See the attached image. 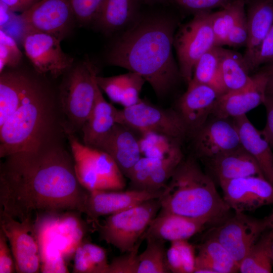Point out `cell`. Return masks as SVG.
Returning <instances> with one entry per match:
<instances>
[{"instance_id":"cell-1","label":"cell","mask_w":273,"mask_h":273,"mask_svg":"<svg viewBox=\"0 0 273 273\" xmlns=\"http://www.w3.org/2000/svg\"><path fill=\"white\" fill-rule=\"evenodd\" d=\"M60 138L5 157L0 167V211L22 221L66 211L83 213L88 191Z\"/></svg>"},{"instance_id":"cell-2","label":"cell","mask_w":273,"mask_h":273,"mask_svg":"<svg viewBox=\"0 0 273 273\" xmlns=\"http://www.w3.org/2000/svg\"><path fill=\"white\" fill-rule=\"evenodd\" d=\"M175 27L165 18L139 21L114 43L108 62L139 74L158 96H164L181 77L172 52Z\"/></svg>"},{"instance_id":"cell-3","label":"cell","mask_w":273,"mask_h":273,"mask_svg":"<svg viewBox=\"0 0 273 273\" xmlns=\"http://www.w3.org/2000/svg\"><path fill=\"white\" fill-rule=\"evenodd\" d=\"M61 131L65 133L58 100L33 77L17 110L0 126V157L35 149Z\"/></svg>"},{"instance_id":"cell-4","label":"cell","mask_w":273,"mask_h":273,"mask_svg":"<svg viewBox=\"0 0 273 273\" xmlns=\"http://www.w3.org/2000/svg\"><path fill=\"white\" fill-rule=\"evenodd\" d=\"M161 210L221 222L231 210L212 178L192 157L183 159L159 198Z\"/></svg>"},{"instance_id":"cell-5","label":"cell","mask_w":273,"mask_h":273,"mask_svg":"<svg viewBox=\"0 0 273 273\" xmlns=\"http://www.w3.org/2000/svg\"><path fill=\"white\" fill-rule=\"evenodd\" d=\"M73 66L64 74L58 98L66 134L81 130L94 106L98 87L97 70L89 61Z\"/></svg>"},{"instance_id":"cell-6","label":"cell","mask_w":273,"mask_h":273,"mask_svg":"<svg viewBox=\"0 0 273 273\" xmlns=\"http://www.w3.org/2000/svg\"><path fill=\"white\" fill-rule=\"evenodd\" d=\"M161 209L159 199L149 200L107 216L102 223L93 222L101 240L121 253L130 251Z\"/></svg>"},{"instance_id":"cell-7","label":"cell","mask_w":273,"mask_h":273,"mask_svg":"<svg viewBox=\"0 0 273 273\" xmlns=\"http://www.w3.org/2000/svg\"><path fill=\"white\" fill-rule=\"evenodd\" d=\"M66 135L77 178L85 189L88 191L123 190L124 175L108 153L84 145L74 134Z\"/></svg>"},{"instance_id":"cell-8","label":"cell","mask_w":273,"mask_h":273,"mask_svg":"<svg viewBox=\"0 0 273 273\" xmlns=\"http://www.w3.org/2000/svg\"><path fill=\"white\" fill-rule=\"evenodd\" d=\"M211 13L199 12L182 25L174 36V47L180 76L188 83L192 79L195 64L215 46L211 24Z\"/></svg>"},{"instance_id":"cell-9","label":"cell","mask_w":273,"mask_h":273,"mask_svg":"<svg viewBox=\"0 0 273 273\" xmlns=\"http://www.w3.org/2000/svg\"><path fill=\"white\" fill-rule=\"evenodd\" d=\"M118 123L140 133L156 132L182 140L189 134L177 111L161 108L142 100L119 110Z\"/></svg>"},{"instance_id":"cell-10","label":"cell","mask_w":273,"mask_h":273,"mask_svg":"<svg viewBox=\"0 0 273 273\" xmlns=\"http://www.w3.org/2000/svg\"><path fill=\"white\" fill-rule=\"evenodd\" d=\"M0 225L9 242L16 272H39L41 256L34 220L20 221L0 211Z\"/></svg>"},{"instance_id":"cell-11","label":"cell","mask_w":273,"mask_h":273,"mask_svg":"<svg viewBox=\"0 0 273 273\" xmlns=\"http://www.w3.org/2000/svg\"><path fill=\"white\" fill-rule=\"evenodd\" d=\"M61 40L53 34L23 28L24 52L37 73L57 78L72 67L74 59L62 50Z\"/></svg>"},{"instance_id":"cell-12","label":"cell","mask_w":273,"mask_h":273,"mask_svg":"<svg viewBox=\"0 0 273 273\" xmlns=\"http://www.w3.org/2000/svg\"><path fill=\"white\" fill-rule=\"evenodd\" d=\"M267 228L265 219L235 213L210 230L208 238L219 242L240 265L252 246Z\"/></svg>"},{"instance_id":"cell-13","label":"cell","mask_w":273,"mask_h":273,"mask_svg":"<svg viewBox=\"0 0 273 273\" xmlns=\"http://www.w3.org/2000/svg\"><path fill=\"white\" fill-rule=\"evenodd\" d=\"M223 199L235 213H246L273 203V184L263 177L250 176L219 183Z\"/></svg>"},{"instance_id":"cell-14","label":"cell","mask_w":273,"mask_h":273,"mask_svg":"<svg viewBox=\"0 0 273 273\" xmlns=\"http://www.w3.org/2000/svg\"><path fill=\"white\" fill-rule=\"evenodd\" d=\"M74 18L70 0H39L20 15L23 28L50 33L61 39Z\"/></svg>"},{"instance_id":"cell-15","label":"cell","mask_w":273,"mask_h":273,"mask_svg":"<svg viewBox=\"0 0 273 273\" xmlns=\"http://www.w3.org/2000/svg\"><path fill=\"white\" fill-rule=\"evenodd\" d=\"M270 72V65L263 67L252 76V81L244 88L220 95L212 116L233 119L246 114L263 103Z\"/></svg>"},{"instance_id":"cell-16","label":"cell","mask_w":273,"mask_h":273,"mask_svg":"<svg viewBox=\"0 0 273 273\" xmlns=\"http://www.w3.org/2000/svg\"><path fill=\"white\" fill-rule=\"evenodd\" d=\"M163 189L158 191L132 189L88 191L83 213L93 222L100 217L107 216L149 200L159 199Z\"/></svg>"},{"instance_id":"cell-17","label":"cell","mask_w":273,"mask_h":273,"mask_svg":"<svg viewBox=\"0 0 273 273\" xmlns=\"http://www.w3.org/2000/svg\"><path fill=\"white\" fill-rule=\"evenodd\" d=\"M213 117L192 134L197 154L208 160L241 146L232 119Z\"/></svg>"},{"instance_id":"cell-18","label":"cell","mask_w":273,"mask_h":273,"mask_svg":"<svg viewBox=\"0 0 273 273\" xmlns=\"http://www.w3.org/2000/svg\"><path fill=\"white\" fill-rule=\"evenodd\" d=\"M220 95L211 87L191 80L177 103V112L189 134H194L212 115Z\"/></svg>"},{"instance_id":"cell-19","label":"cell","mask_w":273,"mask_h":273,"mask_svg":"<svg viewBox=\"0 0 273 273\" xmlns=\"http://www.w3.org/2000/svg\"><path fill=\"white\" fill-rule=\"evenodd\" d=\"M183 159V153L164 158L142 156L127 177L131 189L150 191L163 190Z\"/></svg>"},{"instance_id":"cell-20","label":"cell","mask_w":273,"mask_h":273,"mask_svg":"<svg viewBox=\"0 0 273 273\" xmlns=\"http://www.w3.org/2000/svg\"><path fill=\"white\" fill-rule=\"evenodd\" d=\"M98 149L108 153L127 177L142 157L139 138L132 129L119 123L115 124Z\"/></svg>"},{"instance_id":"cell-21","label":"cell","mask_w":273,"mask_h":273,"mask_svg":"<svg viewBox=\"0 0 273 273\" xmlns=\"http://www.w3.org/2000/svg\"><path fill=\"white\" fill-rule=\"evenodd\" d=\"M208 223L204 219L160 210L143 238L151 236L170 242L188 240Z\"/></svg>"},{"instance_id":"cell-22","label":"cell","mask_w":273,"mask_h":273,"mask_svg":"<svg viewBox=\"0 0 273 273\" xmlns=\"http://www.w3.org/2000/svg\"><path fill=\"white\" fill-rule=\"evenodd\" d=\"M247 6L248 38L243 58L251 72L257 53L273 24V0H257Z\"/></svg>"},{"instance_id":"cell-23","label":"cell","mask_w":273,"mask_h":273,"mask_svg":"<svg viewBox=\"0 0 273 273\" xmlns=\"http://www.w3.org/2000/svg\"><path fill=\"white\" fill-rule=\"evenodd\" d=\"M241 146L257 162L265 178L273 184V154L270 144L246 115L232 119Z\"/></svg>"},{"instance_id":"cell-24","label":"cell","mask_w":273,"mask_h":273,"mask_svg":"<svg viewBox=\"0 0 273 273\" xmlns=\"http://www.w3.org/2000/svg\"><path fill=\"white\" fill-rule=\"evenodd\" d=\"M118 111L105 100L98 85L94 106L81 130L83 143L88 147L98 149L118 123Z\"/></svg>"},{"instance_id":"cell-25","label":"cell","mask_w":273,"mask_h":273,"mask_svg":"<svg viewBox=\"0 0 273 273\" xmlns=\"http://www.w3.org/2000/svg\"><path fill=\"white\" fill-rule=\"evenodd\" d=\"M209 161L219 183L250 176L265 178L257 162L241 146Z\"/></svg>"},{"instance_id":"cell-26","label":"cell","mask_w":273,"mask_h":273,"mask_svg":"<svg viewBox=\"0 0 273 273\" xmlns=\"http://www.w3.org/2000/svg\"><path fill=\"white\" fill-rule=\"evenodd\" d=\"M0 126L14 113L33 77L9 69L0 73Z\"/></svg>"},{"instance_id":"cell-27","label":"cell","mask_w":273,"mask_h":273,"mask_svg":"<svg viewBox=\"0 0 273 273\" xmlns=\"http://www.w3.org/2000/svg\"><path fill=\"white\" fill-rule=\"evenodd\" d=\"M239 266L217 241L208 238L198 247L194 273H234Z\"/></svg>"},{"instance_id":"cell-28","label":"cell","mask_w":273,"mask_h":273,"mask_svg":"<svg viewBox=\"0 0 273 273\" xmlns=\"http://www.w3.org/2000/svg\"><path fill=\"white\" fill-rule=\"evenodd\" d=\"M219 67L226 93L242 89L250 83L252 76L243 55L219 47Z\"/></svg>"},{"instance_id":"cell-29","label":"cell","mask_w":273,"mask_h":273,"mask_svg":"<svg viewBox=\"0 0 273 273\" xmlns=\"http://www.w3.org/2000/svg\"><path fill=\"white\" fill-rule=\"evenodd\" d=\"M136 0H104L96 21L106 32H113L132 20Z\"/></svg>"},{"instance_id":"cell-30","label":"cell","mask_w":273,"mask_h":273,"mask_svg":"<svg viewBox=\"0 0 273 273\" xmlns=\"http://www.w3.org/2000/svg\"><path fill=\"white\" fill-rule=\"evenodd\" d=\"M273 235L270 231L261 235L239 265L241 273H270L272 268Z\"/></svg>"},{"instance_id":"cell-31","label":"cell","mask_w":273,"mask_h":273,"mask_svg":"<svg viewBox=\"0 0 273 273\" xmlns=\"http://www.w3.org/2000/svg\"><path fill=\"white\" fill-rule=\"evenodd\" d=\"M73 260L75 273H107L109 263L104 248L83 241L77 247Z\"/></svg>"},{"instance_id":"cell-32","label":"cell","mask_w":273,"mask_h":273,"mask_svg":"<svg viewBox=\"0 0 273 273\" xmlns=\"http://www.w3.org/2000/svg\"><path fill=\"white\" fill-rule=\"evenodd\" d=\"M191 80L211 87L220 95L226 93L220 71L219 47L215 46L197 61Z\"/></svg>"},{"instance_id":"cell-33","label":"cell","mask_w":273,"mask_h":273,"mask_svg":"<svg viewBox=\"0 0 273 273\" xmlns=\"http://www.w3.org/2000/svg\"><path fill=\"white\" fill-rule=\"evenodd\" d=\"M140 134L139 141L143 157L164 158L183 153L182 140L152 132Z\"/></svg>"},{"instance_id":"cell-34","label":"cell","mask_w":273,"mask_h":273,"mask_svg":"<svg viewBox=\"0 0 273 273\" xmlns=\"http://www.w3.org/2000/svg\"><path fill=\"white\" fill-rule=\"evenodd\" d=\"M244 2L232 0L222 10L211 13V24L214 35L215 46L222 47L228 35L237 21L246 14Z\"/></svg>"},{"instance_id":"cell-35","label":"cell","mask_w":273,"mask_h":273,"mask_svg":"<svg viewBox=\"0 0 273 273\" xmlns=\"http://www.w3.org/2000/svg\"><path fill=\"white\" fill-rule=\"evenodd\" d=\"M145 249L138 254V273L170 272L166 261L165 241L151 236H146Z\"/></svg>"},{"instance_id":"cell-36","label":"cell","mask_w":273,"mask_h":273,"mask_svg":"<svg viewBox=\"0 0 273 273\" xmlns=\"http://www.w3.org/2000/svg\"><path fill=\"white\" fill-rule=\"evenodd\" d=\"M188 240L171 242L166 251V261L170 272L194 273L196 255L194 246Z\"/></svg>"},{"instance_id":"cell-37","label":"cell","mask_w":273,"mask_h":273,"mask_svg":"<svg viewBox=\"0 0 273 273\" xmlns=\"http://www.w3.org/2000/svg\"><path fill=\"white\" fill-rule=\"evenodd\" d=\"M40 256V271L45 273L69 272L65 259L58 246L46 234L38 232Z\"/></svg>"},{"instance_id":"cell-38","label":"cell","mask_w":273,"mask_h":273,"mask_svg":"<svg viewBox=\"0 0 273 273\" xmlns=\"http://www.w3.org/2000/svg\"><path fill=\"white\" fill-rule=\"evenodd\" d=\"M22 53L14 38L0 30V73L9 69H15L21 63Z\"/></svg>"},{"instance_id":"cell-39","label":"cell","mask_w":273,"mask_h":273,"mask_svg":"<svg viewBox=\"0 0 273 273\" xmlns=\"http://www.w3.org/2000/svg\"><path fill=\"white\" fill-rule=\"evenodd\" d=\"M145 82L144 78L136 73L129 71L125 73L124 86L119 104L127 108L139 102L141 100L140 94Z\"/></svg>"},{"instance_id":"cell-40","label":"cell","mask_w":273,"mask_h":273,"mask_svg":"<svg viewBox=\"0 0 273 273\" xmlns=\"http://www.w3.org/2000/svg\"><path fill=\"white\" fill-rule=\"evenodd\" d=\"M75 18L81 24L95 21L104 0H70Z\"/></svg>"},{"instance_id":"cell-41","label":"cell","mask_w":273,"mask_h":273,"mask_svg":"<svg viewBox=\"0 0 273 273\" xmlns=\"http://www.w3.org/2000/svg\"><path fill=\"white\" fill-rule=\"evenodd\" d=\"M141 241L130 251L116 257L109 263L107 273H138V250Z\"/></svg>"},{"instance_id":"cell-42","label":"cell","mask_w":273,"mask_h":273,"mask_svg":"<svg viewBox=\"0 0 273 273\" xmlns=\"http://www.w3.org/2000/svg\"><path fill=\"white\" fill-rule=\"evenodd\" d=\"M248 38V31L246 13L237 21L230 30L225 45L232 47L246 46Z\"/></svg>"},{"instance_id":"cell-43","label":"cell","mask_w":273,"mask_h":273,"mask_svg":"<svg viewBox=\"0 0 273 273\" xmlns=\"http://www.w3.org/2000/svg\"><path fill=\"white\" fill-rule=\"evenodd\" d=\"M232 0H174L181 8L195 14L210 12L212 9L224 8Z\"/></svg>"},{"instance_id":"cell-44","label":"cell","mask_w":273,"mask_h":273,"mask_svg":"<svg viewBox=\"0 0 273 273\" xmlns=\"http://www.w3.org/2000/svg\"><path fill=\"white\" fill-rule=\"evenodd\" d=\"M271 64H273V24L257 53L252 71L261 66Z\"/></svg>"},{"instance_id":"cell-45","label":"cell","mask_w":273,"mask_h":273,"mask_svg":"<svg viewBox=\"0 0 273 273\" xmlns=\"http://www.w3.org/2000/svg\"><path fill=\"white\" fill-rule=\"evenodd\" d=\"M8 239L0 230V273L16 272L14 258L11 249L8 246Z\"/></svg>"},{"instance_id":"cell-46","label":"cell","mask_w":273,"mask_h":273,"mask_svg":"<svg viewBox=\"0 0 273 273\" xmlns=\"http://www.w3.org/2000/svg\"><path fill=\"white\" fill-rule=\"evenodd\" d=\"M263 104L266 110V121L261 133L270 145H273V96L266 95Z\"/></svg>"},{"instance_id":"cell-47","label":"cell","mask_w":273,"mask_h":273,"mask_svg":"<svg viewBox=\"0 0 273 273\" xmlns=\"http://www.w3.org/2000/svg\"><path fill=\"white\" fill-rule=\"evenodd\" d=\"M39 0H0L14 13L26 11Z\"/></svg>"},{"instance_id":"cell-48","label":"cell","mask_w":273,"mask_h":273,"mask_svg":"<svg viewBox=\"0 0 273 273\" xmlns=\"http://www.w3.org/2000/svg\"><path fill=\"white\" fill-rule=\"evenodd\" d=\"M13 13L7 6L0 1L1 28L9 22Z\"/></svg>"},{"instance_id":"cell-49","label":"cell","mask_w":273,"mask_h":273,"mask_svg":"<svg viewBox=\"0 0 273 273\" xmlns=\"http://www.w3.org/2000/svg\"><path fill=\"white\" fill-rule=\"evenodd\" d=\"M266 95L273 96V64L270 65V72L266 87Z\"/></svg>"},{"instance_id":"cell-50","label":"cell","mask_w":273,"mask_h":273,"mask_svg":"<svg viewBox=\"0 0 273 273\" xmlns=\"http://www.w3.org/2000/svg\"><path fill=\"white\" fill-rule=\"evenodd\" d=\"M264 219L266 223L267 228L270 230L273 235V212L264 218Z\"/></svg>"},{"instance_id":"cell-51","label":"cell","mask_w":273,"mask_h":273,"mask_svg":"<svg viewBox=\"0 0 273 273\" xmlns=\"http://www.w3.org/2000/svg\"><path fill=\"white\" fill-rule=\"evenodd\" d=\"M136 1H141L144 2H147V3H156V2H165L168 0H136Z\"/></svg>"},{"instance_id":"cell-52","label":"cell","mask_w":273,"mask_h":273,"mask_svg":"<svg viewBox=\"0 0 273 273\" xmlns=\"http://www.w3.org/2000/svg\"><path fill=\"white\" fill-rule=\"evenodd\" d=\"M242 1H243V2H244V3L245 4L246 6L253 2H255L257 0H241Z\"/></svg>"},{"instance_id":"cell-53","label":"cell","mask_w":273,"mask_h":273,"mask_svg":"<svg viewBox=\"0 0 273 273\" xmlns=\"http://www.w3.org/2000/svg\"><path fill=\"white\" fill-rule=\"evenodd\" d=\"M272 256H273V244H272Z\"/></svg>"}]
</instances>
